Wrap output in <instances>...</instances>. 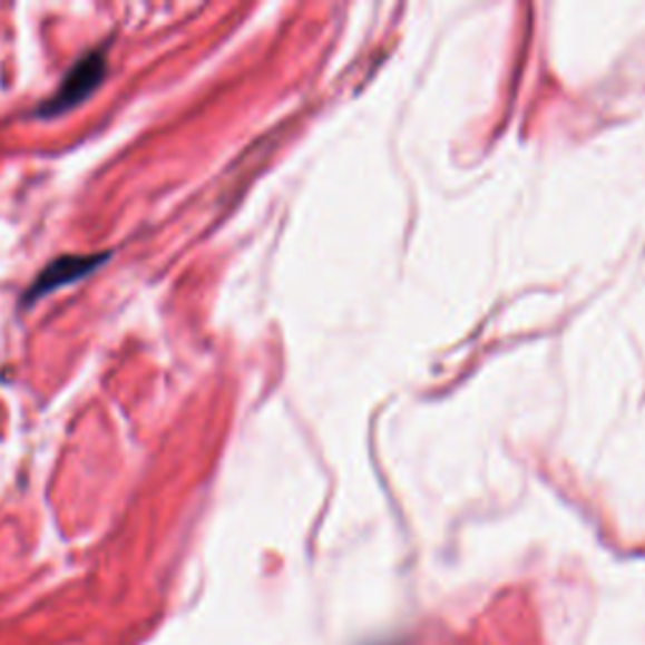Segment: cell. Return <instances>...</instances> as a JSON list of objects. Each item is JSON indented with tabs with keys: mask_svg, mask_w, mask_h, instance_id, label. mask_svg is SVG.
Wrapping results in <instances>:
<instances>
[{
	"mask_svg": "<svg viewBox=\"0 0 645 645\" xmlns=\"http://www.w3.org/2000/svg\"><path fill=\"white\" fill-rule=\"evenodd\" d=\"M106 69H109V46H96L91 51H86L81 59L66 71L59 89L38 106L36 117L56 119L61 117V114L76 109V106L94 96L96 89L104 84Z\"/></svg>",
	"mask_w": 645,
	"mask_h": 645,
	"instance_id": "1",
	"label": "cell"
},
{
	"mask_svg": "<svg viewBox=\"0 0 645 645\" xmlns=\"http://www.w3.org/2000/svg\"><path fill=\"white\" fill-rule=\"evenodd\" d=\"M111 257V253H94V255H61L48 263L41 273L33 277V283L28 285L21 303L28 307L41 301V297L51 295L61 287H69L74 283L84 281V277L94 275L99 267Z\"/></svg>",
	"mask_w": 645,
	"mask_h": 645,
	"instance_id": "2",
	"label": "cell"
}]
</instances>
